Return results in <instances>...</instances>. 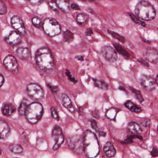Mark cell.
Here are the masks:
<instances>
[{"label": "cell", "mask_w": 158, "mask_h": 158, "mask_svg": "<svg viewBox=\"0 0 158 158\" xmlns=\"http://www.w3.org/2000/svg\"><path fill=\"white\" fill-rule=\"evenodd\" d=\"M10 131V128L8 124L4 121L0 120V139L6 138Z\"/></svg>", "instance_id": "cell-15"}, {"label": "cell", "mask_w": 158, "mask_h": 158, "mask_svg": "<svg viewBox=\"0 0 158 158\" xmlns=\"http://www.w3.org/2000/svg\"><path fill=\"white\" fill-rule=\"evenodd\" d=\"M85 1H92V0H85Z\"/></svg>", "instance_id": "cell-52"}, {"label": "cell", "mask_w": 158, "mask_h": 158, "mask_svg": "<svg viewBox=\"0 0 158 158\" xmlns=\"http://www.w3.org/2000/svg\"><path fill=\"white\" fill-rule=\"evenodd\" d=\"M124 105L128 109L134 113H139L142 111V109L141 107L130 100L126 101Z\"/></svg>", "instance_id": "cell-22"}, {"label": "cell", "mask_w": 158, "mask_h": 158, "mask_svg": "<svg viewBox=\"0 0 158 158\" xmlns=\"http://www.w3.org/2000/svg\"><path fill=\"white\" fill-rule=\"evenodd\" d=\"M69 144L72 148L80 153L83 151V138L79 136H74L69 140Z\"/></svg>", "instance_id": "cell-13"}, {"label": "cell", "mask_w": 158, "mask_h": 158, "mask_svg": "<svg viewBox=\"0 0 158 158\" xmlns=\"http://www.w3.org/2000/svg\"><path fill=\"white\" fill-rule=\"evenodd\" d=\"M151 121L149 119H144L141 122V124H142V126L145 127H149L151 125Z\"/></svg>", "instance_id": "cell-40"}, {"label": "cell", "mask_w": 158, "mask_h": 158, "mask_svg": "<svg viewBox=\"0 0 158 158\" xmlns=\"http://www.w3.org/2000/svg\"><path fill=\"white\" fill-rule=\"evenodd\" d=\"M27 92L32 99L40 100L44 96V91L42 87L37 83H31L27 87Z\"/></svg>", "instance_id": "cell-6"}, {"label": "cell", "mask_w": 158, "mask_h": 158, "mask_svg": "<svg viewBox=\"0 0 158 158\" xmlns=\"http://www.w3.org/2000/svg\"><path fill=\"white\" fill-rule=\"evenodd\" d=\"M107 31L110 35H112L114 38L118 40V41H120L122 43H124L125 42V40L124 37H123L122 36L120 35L118 33L114 32L111 31L109 30H108Z\"/></svg>", "instance_id": "cell-33"}, {"label": "cell", "mask_w": 158, "mask_h": 158, "mask_svg": "<svg viewBox=\"0 0 158 158\" xmlns=\"http://www.w3.org/2000/svg\"><path fill=\"white\" fill-rule=\"evenodd\" d=\"M29 102L27 99H24L21 102L18 109L19 112V114L20 115H25L26 109H27L28 105H29Z\"/></svg>", "instance_id": "cell-23"}, {"label": "cell", "mask_w": 158, "mask_h": 158, "mask_svg": "<svg viewBox=\"0 0 158 158\" xmlns=\"http://www.w3.org/2000/svg\"><path fill=\"white\" fill-rule=\"evenodd\" d=\"M6 39L8 44L13 45L18 44L21 41L20 34L16 31L11 32Z\"/></svg>", "instance_id": "cell-14"}, {"label": "cell", "mask_w": 158, "mask_h": 158, "mask_svg": "<svg viewBox=\"0 0 158 158\" xmlns=\"http://www.w3.org/2000/svg\"><path fill=\"white\" fill-rule=\"evenodd\" d=\"M151 155L154 157L158 156V148L157 147H153L151 151Z\"/></svg>", "instance_id": "cell-41"}, {"label": "cell", "mask_w": 158, "mask_h": 158, "mask_svg": "<svg viewBox=\"0 0 158 158\" xmlns=\"http://www.w3.org/2000/svg\"><path fill=\"white\" fill-rule=\"evenodd\" d=\"M62 100L65 107L68 109L71 113H74L75 112V108L72 105L71 100L66 94H63L62 96Z\"/></svg>", "instance_id": "cell-18"}, {"label": "cell", "mask_w": 158, "mask_h": 158, "mask_svg": "<svg viewBox=\"0 0 158 158\" xmlns=\"http://www.w3.org/2000/svg\"><path fill=\"white\" fill-rule=\"evenodd\" d=\"M47 2L49 4V6L53 11L56 13L59 12V9H58L59 8L57 6L56 2L55 1V0H47Z\"/></svg>", "instance_id": "cell-34"}, {"label": "cell", "mask_w": 158, "mask_h": 158, "mask_svg": "<svg viewBox=\"0 0 158 158\" xmlns=\"http://www.w3.org/2000/svg\"><path fill=\"white\" fill-rule=\"evenodd\" d=\"M57 6L63 12L68 13L70 10L69 0H56Z\"/></svg>", "instance_id": "cell-20"}, {"label": "cell", "mask_w": 158, "mask_h": 158, "mask_svg": "<svg viewBox=\"0 0 158 158\" xmlns=\"http://www.w3.org/2000/svg\"><path fill=\"white\" fill-rule=\"evenodd\" d=\"M130 89L131 92L134 94L135 96L136 97V99L140 103H142V102L144 101L143 97V95H142V93H141V92L140 91L136 90V89H135L134 87H130Z\"/></svg>", "instance_id": "cell-27"}, {"label": "cell", "mask_w": 158, "mask_h": 158, "mask_svg": "<svg viewBox=\"0 0 158 158\" xmlns=\"http://www.w3.org/2000/svg\"><path fill=\"white\" fill-rule=\"evenodd\" d=\"M48 86H49V88L51 89V91H52L53 92L56 93L58 92V88L57 86L51 85L50 83L48 84Z\"/></svg>", "instance_id": "cell-42"}, {"label": "cell", "mask_w": 158, "mask_h": 158, "mask_svg": "<svg viewBox=\"0 0 158 158\" xmlns=\"http://www.w3.org/2000/svg\"><path fill=\"white\" fill-rule=\"evenodd\" d=\"M119 89H120L121 90H123V91H125V90H124V88L123 87H120Z\"/></svg>", "instance_id": "cell-50"}, {"label": "cell", "mask_w": 158, "mask_h": 158, "mask_svg": "<svg viewBox=\"0 0 158 158\" xmlns=\"http://www.w3.org/2000/svg\"><path fill=\"white\" fill-rule=\"evenodd\" d=\"M93 80L94 85L98 88L104 90H107L108 88V85L103 81L96 79H93Z\"/></svg>", "instance_id": "cell-24"}, {"label": "cell", "mask_w": 158, "mask_h": 158, "mask_svg": "<svg viewBox=\"0 0 158 158\" xmlns=\"http://www.w3.org/2000/svg\"><path fill=\"white\" fill-rule=\"evenodd\" d=\"M157 131H158V127H157Z\"/></svg>", "instance_id": "cell-53"}, {"label": "cell", "mask_w": 158, "mask_h": 158, "mask_svg": "<svg viewBox=\"0 0 158 158\" xmlns=\"http://www.w3.org/2000/svg\"><path fill=\"white\" fill-rule=\"evenodd\" d=\"M7 7L6 5L2 0H0V15H4L6 13Z\"/></svg>", "instance_id": "cell-37"}, {"label": "cell", "mask_w": 158, "mask_h": 158, "mask_svg": "<svg viewBox=\"0 0 158 158\" xmlns=\"http://www.w3.org/2000/svg\"><path fill=\"white\" fill-rule=\"evenodd\" d=\"M4 83V78L2 74H0V87Z\"/></svg>", "instance_id": "cell-47"}, {"label": "cell", "mask_w": 158, "mask_h": 158, "mask_svg": "<svg viewBox=\"0 0 158 158\" xmlns=\"http://www.w3.org/2000/svg\"><path fill=\"white\" fill-rule=\"evenodd\" d=\"M128 130L134 134H140L142 133V129L138 123L135 122H131L128 125Z\"/></svg>", "instance_id": "cell-21"}, {"label": "cell", "mask_w": 158, "mask_h": 158, "mask_svg": "<svg viewBox=\"0 0 158 158\" xmlns=\"http://www.w3.org/2000/svg\"><path fill=\"white\" fill-rule=\"evenodd\" d=\"M2 113L4 116L8 117L11 116L15 112V108L11 103L6 102L2 106Z\"/></svg>", "instance_id": "cell-16"}, {"label": "cell", "mask_w": 158, "mask_h": 158, "mask_svg": "<svg viewBox=\"0 0 158 158\" xmlns=\"http://www.w3.org/2000/svg\"><path fill=\"white\" fill-rule=\"evenodd\" d=\"M35 60L38 66L44 71H50L54 67L52 54L49 48H40L35 54Z\"/></svg>", "instance_id": "cell-1"}, {"label": "cell", "mask_w": 158, "mask_h": 158, "mask_svg": "<svg viewBox=\"0 0 158 158\" xmlns=\"http://www.w3.org/2000/svg\"><path fill=\"white\" fill-rule=\"evenodd\" d=\"M88 19V17L85 14H79L76 18L77 23L80 25H84L86 23Z\"/></svg>", "instance_id": "cell-30"}, {"label": "cell", "mask_w": 158, "mask_h": 158, "mask_svg": "<svg viewBox=\"0 0 158 158\" xmlns=\"http://www.w3.org/2000/svg\"><path fill=\"white\" fill-rule=\"evenodd\" d=\"M70 6H71V8L74 10H79L80 9V6L77 3H75L71 4Z\"/></svg>", "instance_id": "cell-46"}, {"label": "cell", "mask_w": 158, "mask_h": 158, "mask_svg": "<svg viewBox=\"0 0 158 158\" xmlns=\"http://www.w3.org/2000/svg\"><path fill=\"white\" fill-rule=\"evenodd\" d=\"M113 45H114L115 49L121 54L123 56L125 57H129L130 55H129V53L122 46H121L120 45L117 43L113 44Z\"/></svg>", "instance_id": "cell-26"}, {"label": "cell", "mask_w": 158, "mask_h": 158, "mask_svg": "<svg viewBox=\"0 0 158 158\" xmlns=\"http://www.w3.org/2000/svg\"><path fill=\"white\" fill-rule=\"evenodd\" d=\"M83 151L89 158L96 157L99 153V146L94 133L90 130L85 131L83 137Z\"/></svg>", "instance_id": "cell-2"}, {"label": "cell", "mask_w": 158, "mask_h": 158, "mask_svg": "<svg viewBox=\"0 0 158 158\" xmlns=\"http://www.w3.org/2000/svg\"><path fill=\"white\" fill-rule=\"evenodd\" d=\"M156 84H157L158 86V74L157 75L156 77Z\"/></svg>", "instance_id": "cell-49"}, {"label": "cell", "mask_w": 158, "mask_h": 158, "mask_svg": "<svg viewBox=\"0 0 158 158\" xmlns=\"http://www.w3.org/2000/svg\"><path fill=\"white\" fill-rule=\"evenodd\" d=\"M10 151L15 154H21L23 152V148L21 145L18 144H13L9 147Z\"/></svg>", "instance_id": "cell-28"}, {"label": "cell", "mask_w": 158, "mask_h": 158, "mask_svg": "<svg viewBox=\"0 0 158 158\" xmlns=\"http://www.w3.org/2000/svg\"><path fill=\"white\" fill-rule=\"evenodd\" d=\"M16 54L18 57L22 60H27L30 57V53L28 48L26 47H19L17 50Z\"/></svg>", "instance_id": "cell-19"}, {"label": "cell", "mask_w": 158, "mask_h": 158, "mask_svg": "<svg viewBox=\"0 0 158 158\" xmlns=\"http://www.w3.org/2000/svg\"><path fill=\"white\" fill-rule=\"evenodd\" d=\"M64 39L65 41L70 43L74 39V34L70 31L67 30L64 32Z\"/></svg>", "instance_id": "cell-25"}, {"label": "cell", "mask_w": 158, "mask_h": 158, "mask_svg": "<svg viewBox=\"0 0 158 158\" xmlns=\"http://www.w3.org/2000/svg\"><path fill=\"white\" fill-rule=\"evenodd\" d=\"M32 23L36 28H40L42 26L43 23L41 20L37 17H35L32 19Z\"/></svg>", "instance_id": "cell-35"}, {"label": "cell", "mask_w": 158, "mask_h": 158, "mask_svg": "<svg viewBox=\"0 0 158 158\" xmlns=\"http://www.w3.org/2000/svg\"><path fill=\"white\" fill-rule=\"evenodd\" d=\"M76 58L79 61H83L84 60V57L82 56H77L76 57Z\"/></svg>", "instance_id": "cell-48"}, {"label": "cell", "mask_w": 158, "mask_h": 158, "mask_svg": "<svg viewBox=\"0 0 158 158\" xmlns=\"http://www.w3.org/2000/svg\"><path fill=\"white\" fill-rule=\"evenodd\" d=\"M138 60V61L141 63V64H142V65H143V66H144L147 67H149V64H148L147 61H146L145 60L143 59V58H139Z\"/></svg>", "instance_id": "cell-43"}, {"label": "cell", "mask_w": 158, "mask_h": 158, "mask_svg": "<svg viewBox=\"0 0 158 158\" xmlns=\"http://www.w3.org/2000/svg\"><path fill=\"white\" fill-rule=\"evenodd\" d=\"M4 65L5 67L9 71L15 72L17 70V61L13 56L9 55L7 56L3 61Z\"/></svg>", "instance_id": "cell-12"}, {"label": "cell", "mask_w": 158, "mask_h": 158, "mask_svg": "<svg viewBox=\"0 0 158 158\" xmlns=\"http://www.w3.org/2000/svg\"><path fill=\"white\" fill-rule=\"evenodd\" d=\"M42 27L45 33L51 37L56 36L61 32V26L55 19L48 18L43 22Z\"/></svg>", "instance_id": "cell-5"}, {"label": "cell", "mask_w": 158, "mask_h": 158, "mask_svg": "<svg viewBox=\"0 0 158 158\" xmlns=\"http://www.w3.org/2000/svg\"><path fill=\"white\" fill-rule=\"evenodd\" d=\"M2 150H1V148H0V156H1V154H2Z\"/></svg>", "instance_id": "cell-51"}, {"label": "cell", "mask_w": 158, "mask_h": 158, "mask_svg": "<svg viewBox=\"0 0 158 158\" xmlns=\"http://www.w3.org/2000/svg\"><path fill=\"white\" fill-rule=\"evenodd\" d=\"M91 126L92 128L94 129V130H95L99 134V135L101 136H106V133L102 131V130H100L99 128H98V125L97 122L94 120H91Z\"/></svg>", "instance_id": "cell-31"}, {"label": "cell", "mask_w": 158, "mask_h": 158, "mask_svg": "<svg viewBox=\"0 0 158 158\" xmlns=\"http://www.w3.org/2000/svg\"><path fill=\"white\" fill-rule=\"evenodd\" d=\"M140 82L143 88L146 91L151 92L156 89V80L151 76L143 74L140 78Z\"/></svg>", "instance_id": "cell-9"}, {"label": "cell", "mask_w": 158, "mask_h": 158, "mask_svg": "<svg viewBox=\"0 0 158 158\" xmlns=\"http://www.w3.org/2000/svg\"><path fill=\"white\" fill-rule=\"evenodd\" d=\"M128 15H129L130 18L134 22H135V23H137V24H141V25L143 26V27H145V23L143 22L142 20L139 19L138 18L137 16H136L135 15H134V14H133L132 13H128Z\"/></svg>", "instance_id": "cell-32"}, {"label": "cell", "mask_w": 158, "mask_h": 158, "mask_svg": "<svg viewBox=\"0 0 158 158\" xmlns=\"http://www.w3.org/2000/svg\"><path fill=\"white\" fill-rule=\"evenodd\" d=\"M101 53L105 60L110 63H114L118 59V55L115 50L109 45H105L102 47Z\"/></svg>", "instance_id": "cell-8"}, {"label": "cell", "mask_w": 158, "mask_h": 158, "mask_svg": "<svg viewBox=\"0 0 158 158\" xmlns=\"http://www.w3.org/2000/svg\"><path fill=\"white\" fill-rule=\"evenodd\" d=\"M43 111L42 105L38 102H34L28 105L25 115L29 122L35 124L41 118Z\"/></svg>", "instance_id": "cell-4"}, {"label": "cell", "mask_w": 158, "mask_h": 158, "mask_svg": "<svg viewBox=\"0 0 158 158\" xmlns=\"http://www.w3.org/2000/svg\"><path fill=\"white\" fill-rule=\"evenodd\" d=\"M11 24L13 28L19 32L21 34H25L26 30L25 28L24 22L18 16H14L11 19Z\"/></svg>", "instance_id": "cell-11"}, {"label": "cell", "mask_w": 158, "mask_h": 158, "mask_svg": "<svg viewBox=\"0 0 158 158\" xmlns=\"http://www.w3.org/2000/svg\"><path fill=\"white\" fill-rule=\"evenodd\" d=\"M135 13L138 17L146 21L153 20L156 16L154 6L148 2L142 1L135 6Z\"/></svg>", "instance_id": "cell-3"}, {"label": "cell", "mask_w": 158, "mask_h": 158, "mask_svg": "<svg viewBox=\"0 0 158 158\" xmlns=\"http://www.w3.org/2000/svg\"><path fill=\"white\" fill-rule=\"evenodd\" d=\"M51 113H52V115L53 117L57 121H59V116H58V114H57L55 109L53 107H52L51 108Z\"/></svg>", "instance_id": "cell-38"}, {"label": "cell", "mask_w": 158, "mask_h": 158, "mask_svg": "<svg viewBox=\"0 0 158 158\" xmlns=\"http://www.w3.org/2000/svg\"><path fill=\"white\" fill-rule=\"evenodd\" d=\"M66 74L68 78L69 79V80L71 81V82H72L74 83H77V80H76L75 78L72 77L70 71H69L68 70H66Z\"/></svg>", "instance_id": "cell-39"}, {"label": "cell", "mask_w": 158, "mask_h": 158, "mask_svg": "<svg viewBox=\"0 0 158 158\" xmlns=\"http://www.w3.org/2000/svg\"><path fill=\"white\" fill-rule=\"evenodd\" d=\"M93 33V30L90 28H88L85 30V35L86 36H90Z\"/></svg>", "instance_id": "cell-44"}, {"label": "cell", "mask_w": 158, "mask_h": 158, "mask_svg": "<svg viewBox=\"0 0 158 158\" xmlns=\"http://www.w3.org/2000/svg\"><path fill=\"white\" fill-rule=\"evenodd\" d=\"M117 110L116 109H111L107 111L106 113V116L108 118L113 119L117 115Z\"/></svg>", "instance_id": "cell-36"}, {"label": "cell", "mask_w": 158, "mask_h": 158, "mask_svg": "<svg viewBox=\"0 0 158 158\" xmlns=\"http://www.w3.org/2000/svg\"><path fill=\"white\" fill-rule=\"evenodd\" d=\"M135 138H137L139 140L143 139V137L140 135H137V134L134 135H130V136H128L125 140L121 142V143L126 145L130 144H131L132 143H133V140Z\"/></svg>", "instance_id": "cell-29"}, {"label": "cell", "mask_w": 158, "mask_h": 158, "mask_svg": "<svg viewBox=\"0 0 158 158\" xmlns=\"http://www.w3.org/2000/svg\"><path fill=\"white\" fill-rule=\"evenodd\" d=\"M104 151L106 156L108 157H112L116 155V149L113 144L110 142L106 143L104 146Z\"/></svg>", "instance_id": "cell-17"}, {"label": "cell", "mask_w": 158, "mask_h": 158, "mask_svg": "<svg viewBox=\"0 0 158 158\" xmlns=\"http://www.w3.org/2000/svg\"><path fill=\"white\" fill-rule=\"evenodd\" d=\"M52 135L55 142V144L53 149L54 150H58L64 141V137L61 128L57 125H55L53 129Z\"/></svg>", "instance_id": "cell-7"}, {"label": "cell", "mask_w": 158, "mask_h": 158, "mask_svg": "<svg viewBox=\"0 0 158 158\" xmlns=\"http://www.w3.org/2000/svg\"><path fill=\"white\" fill-rule=\"evenodd\" d=\"M30 3L32 5H37L40 3L43 0H28Z\"/></svg>", "instance_id": "cell-45"}, {"label": "cell", "mask_w": 158, "mask_h": 158, "mask_svg": "<svg viewBox=\"0 0 158 158\" xmlns=\"http://www.w3.org/2000/svg\"><path fill=\"white\" fill-rule=\"evenodd\" d=\"M143 56L146 60L152 64L158 63V51L155 48H147L144 52Z\"/></svg>", "instance_id": "cell-10"}]
</instances>
